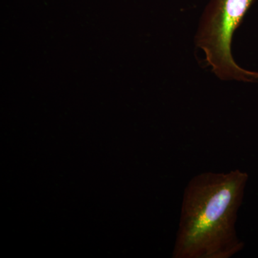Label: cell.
Here are the masks:
<instances>
[{"instance_id":"6da1fadb","label":"cell","mask_w":258,"mask_h":258,"mask_svg":"<svg viewBox=\"0 0 258 258\" xmlns=\"http://www.w3.org/2000/svg\"><path fill=\"white\" fill-rule=\"evenodd\" d=\"M248 175L235 169L194 176L184 190L174 258H230L244 243L235 230Z\"/></svg>"},{"instance_id":"7a4b0ae2","label":"cell","mask_w":258,"mask_h":258,"mask_svg":"<svg viewBox=\"0 0 258 258\" xmlns=\"http://www.w3.org/2000/svg\"><path fill=\"white\" fill-rule=\"evenodd\" d=\"M256 0H210L200 18L195 44L222 81L258 82V72L242 69L232 53L234 34Z\"/></svg>"}]
</instances>
